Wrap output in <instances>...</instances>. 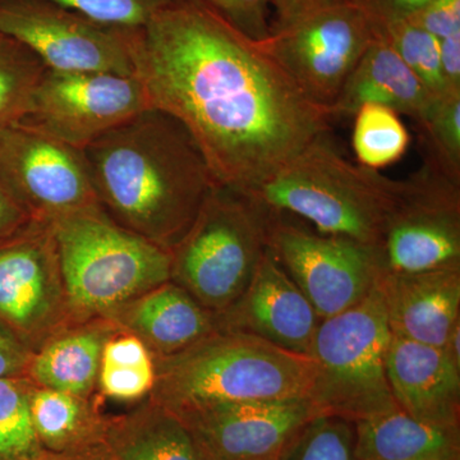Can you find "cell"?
Wrapping results in <instances>:
<instances>
[{
	"mask_svg": "<svg viewBox=\"0 0 460 460\" xmlns=\"http://www.w3.org/2000/svg\"><path fill=\"white\" fill-rule=\"evenodd\" d=\"M132 58L151 108L187 129L220 186L253 192L329 131L256 41L193 0L133 30Z\"/></svg>",
	"mask_w": 460,
	"mask_h": 460,
	"instance_id": "cell-1",
	"label": "cell"
},
{
	"mask_svg": "<svg viewBox=\"0 0 460 460\" xmlns=\"http://www.w3.org/2000/svg\"><path fill=\"white\" fill-rule=\"evenodd\" d=\"M84 154L102 210L171 252L217 184L187 129L157 109L93 141Z\"/></svg>",
	"mask_w": 460,
	"mask_h": 460,
	"instance_id": "cell-2",
	"label": "cell"
},
{
	"mask_svg": "<svg viewBox=\"0 0 460 460\" xmlns=\"http://www.w3.org/2000/svg\"><path fill=\"white\" fill-rule=\"evenodd\" d=\"M154 362L155 385L148 396L172 411L220 402L310 399L316 375L313 357L219 329Z\"/></svg>",
	"mask_w": 460,
	"mask_h": 460,
	"instance_id": "cell-3",
	"label": "cell"
},
{
	"mask_svg": "<svg viewBox=\"0 0 460 460\" xmlns=\"http://www.w3.org/2000/svg\"><path fill=\"white\" fill-rule=\"evenodd\" d=\"M402 186L404 181L354 165L325 133L248 195L274 213L305 219L323 234L380 248Z\"/></svg>",
	"mask_w": 460,
	"mask_h": 460,
	"instance_id": "cell-4",
	"label": "cell"
},
{
	"mask_svg": "<svg viewBox=\"0 0 460 460\" xmlns=\"http://www.w3.org/2000/svg\"><path fill=\"white\" fill-rule=\"evenodd\" d=\"M48 224L56 239L72 325L108 320L171 280V251L123 228L102 208Z\"/></svg>",
	"mask_w": 460,
	"mask_h": 460,
	"instance_id": "cell-5",
	"label": "cell"
},
{
	"mask_svg": "<svg viewBox=\"0 0 460 460\" xmlns=\"http://www.w3.org/2000/svg\"><path fill=\"white\" fill-rule=\"evenodd\" d=\"M271 217L255 196L215 184L172 250L171 281L206 310L224 313L244 292L268 251Z\"/></svg>",
	"mask_w": 460,
	"mask_h": 460,
	"instance_id": "cell-6",
	"label": "cell"
},
{
	"mask_svg": "<svg viewBox=\"0 0 460 460\" xmlns=\"http://www.w3.org/2000/svg\"><path fill=\"white\" fill-rule=\"evenodd\" d=\"M271 8L270 31L257 45L305 98L332 117L345 83L375 38L370 18L350 0H272Z\"/></svg>",
	"mask_w": 460,
	"mask_h": 460,
	"instance_id": "cell-7",
	"label": "cell"
},
{
	"mask_svg": "<svg viewBox=\"0 0 460 460\" xmlns=\"http://www.w3.org/2000/svg\"><path fill=\"white\" fill-rule=\"evenodd\" d=\"M392 338L376 287L359 304L321 321L310 353L316 363L310 401L320 414L354 423L399 408L386 377Z\"/></svg>",
	"mask_w": 460,
	"mask_h": 460,
	"instance_id": "cell-8",
	"label": "cell"
},
{
	"mask_svg": "<svg viewBox=\"0 0 460 460\" xmlns=\"http://www.w3.org/2000/svg\"><path fill=\"white\" fill-rule=\"evenodd\" d=\"M268 248L323 320L359 304L383 270L378 248L323 234L274 211Z\"/></svg>",
	"mask_w": 460,
	"mask_h": 460,
	"instance_id": "cell-9",
	"label": "cell"
},
{
	"mask_svg": "<svg viewBox=\"0 0 460 460\" xmlns=\"http://www.w3.org/2000/svg\"><path fill=\"white\" fill-rule=\"evenodd\" d=\"M132 32L48 0H0V35L22 44L50 71L135 75Z\"/></svg>",
	"mask_w": 460,
	"mask_h": 460,
	"instance_id": "cell-10",
	"label": "cell"
},
{
	"mask_svg": "<svg viewBox=\"0 0 460 460\" xmlns=\"http://www.w3.org/2000/svg\"><path fill=\"white\" fill-rule=\"evenodd\" d=\"M0 181L35 222L100 208L84 151L25 122L0 137Z\"/></svg>",
	"mask_w": 460,
	"mask_h": 460,
	"instance_id": "cell-11",
	"label": "cell"
},
{
	"mask_svg": "<svg viewBox=\"0 0 460 460\" xmlns=\"http://www.w3.org/2000/svg\"><path fill=\"white\" fill-rule=\"evenodd\" d=\"M148 109L136 75L45 69L22 122L84 151Z\"/></svg>",
	"mask_w": 460,
	"mask_h": 460,
	"instance_id": "cell-12",
	"label": "cell"
},
{
	"mask_svg": "<svg viewBox=\"0 0 460 460\" xmlns=\"http://www.w3.org/2000/svg\"><path fill=\"white\" fill-rule=\"evenodd\" d=\"M378 251L385 271L460 269V184L423 163L404 181Z\"/></svg>",
	"mask_w": 460,
	"mask_h": 460,
	"instance_id": "cell-13",
	"label": "cell"
},
{
	"mask_svg": "<svg viewBox=\"0 0 460 460\" xmlns=\"http://www.w3.org/2000/svg\"><path fill=\"white\" fill-rule=\"evenodd\" d=\"M0 323L36 352L71 326L56 239L32 222L0 243Z\"/></svg>",
	"mask_w": 460,
	"mask_h": 460,
	"instance_id": "cell-14",
	"label": "cell"
},
{
	"mask_svg": "<svg viewBox=\"0 0 460 460\" xmlns=\"http://www.w3.org/2000/svg\"><path fill=\"white\" fill-rule=\"evenodd\" d=\"M210 460H278L319 411L310 399L220 402L174 411Z\"/></svg>",
	"mask_w": 460,
	"mask_h": 460,
	"instance_id": "cell-15",
	"label": "cell"
},
{
	"mask_svg": "<svg viewBox=\"0 0 460 460\" xmlns=\"http://www.w3.org/2000/svg\"><path fill=\"white\" fill-rule=\"evenodd\" d=\"M217 321L219 330L244 332L310 356L323 319L268 248L244 292L217 314Z\"/></svg>",
	"mask_w": 460,
	"mask_h": 460,
	"instance_id": "cell-16",
	"label": "cell"
},
{
	"mask_svg": "<svg viewBox=\"0 0 460 460\" xmlns=\"http://www.w3.org/2000/svg\"><path fill=\"white\" fill-rule=\"evenodd\" d=\"M376 288L394 337L444 347L460 320V269L381 270Z\"/></svg>",
	"mask_w": 460,
	"mask_h": 460,
	"instance_id": "cell-17",
	"label": "cell"
},
{
	"mask_svg": "<svg viewBox=\"0 0 460 460\" xmlns=\"http://www.w3.org/2000/svg\"><path fill=\"white\" fill-rule=\"evenodd\" d=\"M386 377L399 410L420 422L460 429V368L441 348L393 335Z\"/></svg>",
	"mask_w": 460,
	"mask_h": 460,
	"instance_id": "cell-18",
	"label": "cell"
},
{
	"mask_svg": "<svg viewBox=\"0 0 460 460\" xmlns=\"http://www.w3.org/2000/svg\"><path fill=\"white\" fill-rule=\"evenodd\" d=\"M111 320L144 341L154 358L172 356L217 332V314L169 280L129 302Z\"/></svg>",
	"mask_w": 460,
	"mask_h": 460,
	"instance_id": "cell-19",
	"label": "cell"
},
{
	"mask_svg": "<svg viewBox=\"0 0 460 460\" xmlns=\"http://www.w3.org/2000/svg\"><path fill=\"white\" fill-rule=\"evenodd\" d=\"M435 99L375 30V38L345 83L332 118L353 117L363 104H378L407 115L419 124Z\"/></svg>",
	"mask_w": 460,
	"mask_h": 460,
	"instance_id": "cell-20",
	"label": "cell"
},
{
	"mask_svg": "<svg viewBox=\"0 0 460 460\" xmlns=\"http://www.w3.org/2000/svg\"><path fill=\"white\" fill-rule=\"evenodd\" d=\"M118 332L107 319L60 330L33 352L26 377L38 387L91 398L98 392L104 345Z\"/></svg>",
	"mask_w": 460,
	"mask_h": 460,
	"instance_id": "cell-21",
	"label": "cell"
},
{
	"mask_svg": "<svg viewBox=\"0 0 460 460\" xmlns=\"http://www.w3.org/2000/svg\"><path fill=\"white\" fill-rule=\"evenodd\" d=\"M104 444L111 460H210L183 420L150 396L107 420Z\"/></svg>",
	"mask_w": 460,
	"mask_h": 460,
	"instance_id": "cell-22",
	"label": "cell"
},
{
	"mask_svg": "<svg viewBox=\"0 0 460 460\" xmlns=\"http://www.w3.org/2000/svg\"><path fill=\"white\" fill-rule=\"evenodd\" d=\"M358 460H460V429L429 425L399 408L354 422Z\"/></svg>",
	"mask_w": 460,
	"mask_h": 460,
	"instance_id": "cell-23",
	"label": "cell"
},
{
	"mask_svg": "<svg viewBox=\"0 0 460 460\" xmlns=\"http://www.w3.org/2000/svg\"><path fill=\"white\" fill-rule=\"evenodd\" d=\"M93 398L33 385L30 411L42 449L68 452L104 441L107 420Z\"/></svg>",
	"mask_w": 460,
	"mask_h": 460,
	"instance_id": "cell-24",
	"label": "cell"
},
{
	"mask_svg": "<svg viewBox=\"0 0 460 460\" xmlns=\"http://www.w3.org/2000/svg\"><path fill=\"white\" fill-rule=\"evenodd\" d=\"M155 362L144 341L129 332H115L104 345L98 392L115 402H141L155 385Z\"/></svg>",
	"mask_w": 460,
	"mask_h": 460,
	"instance_id": "cell-25",
	"label": "cell"
},
{
	"mask_svg": "<svg viewBox=\"0 0 460 460\" xmlns=\"http://www.w3.org/2000/svg\"><path fill=\"white\" fill-rule=\"evenodd\" d=\"M353 117L352 146L359 165L380 171L405 155L410 133L395 111L384 105L363 104Z\"/></svg>",
	"mask_w": 460,
	"mask_h": 460,
	"instance_id": "cell-26",
	"label": "cell"
},
{
	"mask_svg": "<svg viewBox=\"0 0 460 460\" xmlns=\"http://www.w3.org/2000/svg\"><path fill=\"white\" fill-rule=\"evenodd\" d=\"M45 69L32 51L0 35V137L29 114Z\"/></svg>",
	"mask_w": 460,
	"mask_h": 460,
	"instance_id": "cell-27",
	"label": "cell"
},
{
	"mask_svg": "<svg viewBox=\"0 0 460 460\" xmlns=\"http://www.w3.org/2000/svg\"><path fill=\"white\" fill-rule=\"evenodd\" d=\"M27 377L0 378V460H36L42 449L31 419Z\"/></svg>",
	"mask_w": 460,
	"mask_h": 460,
	"instance_id": "cell-28",
	"label": "cell"
},
{
	"mask_svg": "<svg viewBox=\"0 0 460 460\" xmlns=\"http://www.w3.org/2000/svg\"><path fill=\"white\" fill-rule=\"evenodd\" d=\"M375 30L386 39L432 96L440 98L447 93H458L450 91L445 81L440 41L434 35L417 25L411 18L375 27Z\"/></svg>",
	"mask_w": 460,
	"mask_h": 460,
	"instance_id": "cell-29",
	"label": "cell"
},
{
	"mask_svg": "<svg viewBox=\"0 0 460 460\" xmlns=\"http://www.w3.org/2000/svg\"><path fill=\"white\" fill-rule=\"evenodd\" d=\"M429 164L460 184V91L436 98L417 124Z\"/></svg>",
	"mask_w": 460,
	"mask_h": 460,
	"instance_id": "cell-30",
	"label": "cell"
},
{
	"mask_svg": "<svg viewBox=\"0 0 460 460\" xmlns=\"http://www.w3.org/2000/svg\"><path fill=\"white\" fill-rule=\"evenodd\" d=\"M278 460H358L354 423L317 414L296 432Z\"/></svg>",
	"mask_w": 460,
	"mask_h": 460,
	"instance_id": "cell-31",
	"label": "cell"
},
{
	"mask_svg": "<svg viewBox=\"0 0 460 460\" xmlns=\"http://www.w3.org/2000/svg\"><path fill=\"white\" fill-rule=\"evenodd\" d=\"M83 16L123 30H138L174 0H48Z\"/></svg>",
	"mask_w": 460,
	"mask_h": 460,
	"instance_id": "cell-32",
	"label": "cell"
},
{
	"mask_svg": "<svg viewBox=\"0 0 460 460\" xmlns=\"http://www.w3.org/2000/svg\"><path fill=\"white\" fill-rule=\"evenodd\" d=\"M222 17L230 26L252 41L268 38L272 0H193Z\"/></svg>",
	"mask_w": 460,
	"mask_h": 460,
	"instance_id": "cell-33",
	"label": "cell"
},
{
	"mask_svg": "<svg viewBox=\"0 0 460 460\" xmlns=\"http://www.w3.org/2000/svg\"><path fill=\"white\" fill-rule=\"evenodd\" d=\"M411 20L438 41L445 40L460 33V0H432Z\"/></svg>",
	"mask_w": 460,
	"mask_h": 460,
	"instance_id": "cell-34",
	"label": "cell"
},
{
	"mask_svg": "<svg viewBox=\"0 0 460 460\" xmlns=\"http://www.w3.org/2000/svg\"><path fill=\"white\" fill-rule=\"evenodd\" d=\"M361 9L375 27L407 20L419 13L432 0H350Z\"/></svg>",
	"mask_w": 460,
	"mask_h": 460,
	"instance_id": "cell-35",
	"label": "cell"
},
{
	"mask_svg": "<svg viewBox=\"0 0 460 460\" xmlns=\"http://www.w3.org/2000/svg\"><path fill=\"white\" fill-rule=\"evenodd\" d=\"M32 350L0 323V378L26 377Z\"/></svg>",
	"mask_w": 460,
	"mask_h": 460,
	"instance_id": "cell-36",
	"label": "cell"
},
{
	"mask_svg": "<svg viewBox=\"0 0 460 460\" xmlns=\"http://www.w3.org/2000/svg\"><path fill=\"white\" fill-rule=\"evenodd\" d=\"M35 220L0 181V243L13 238Z\"/></svg>",
	"mask_w": 460,
	"mask_h": 460,
	"instance_id": "cell-37",
	"label": "cell"
},
{
	"mask_svg": "<svg viewBox=\"0 0 460 460\" xmlns=\"http://www.w3.org/2000/svg\"><path fill=\"white\" fill-rule=\"evenodd\" d=\"M36 460H111L104 441L81 447V449L68 450V452L53 453L45 450L40 458Z\"/></svg>",
	"mask_w": 460,
	"mask_h": 460,
	"instance_id": "cell-38",
	"label": "cell"
},
{
	"mask_svg": "<svg viewBox=\"0 0 460 460\" xmlns=\"http://www.w3.org/2000/svg\"><path fill=\"white\" fill-rule=\"evenodd\" d=\"M447 356L449 357L450 361L460 368V320L453 329L450 330L449 335H447V341H445L444 347L441 348Z\"/></svg>",
	"mask_w": 460,
	"mask_h": 460,
	"instance_id": "cell-39",
	"label": "cell"
},
{
	"mask_svg": "<svg viewBox=\"0 0 460 460\" xmlns=\"http://www.w3.org/2000/svg\"><path fill=\"white\" fill-rule=\"evenodd\" d=\"M307 2L328 3V2H341V0H307Z\"/></svg>",
	"mask_w": 460,
	"mask_h": 460,
	"instance_id": "cell-40",
	"label": "cell"
}]
</instances>
